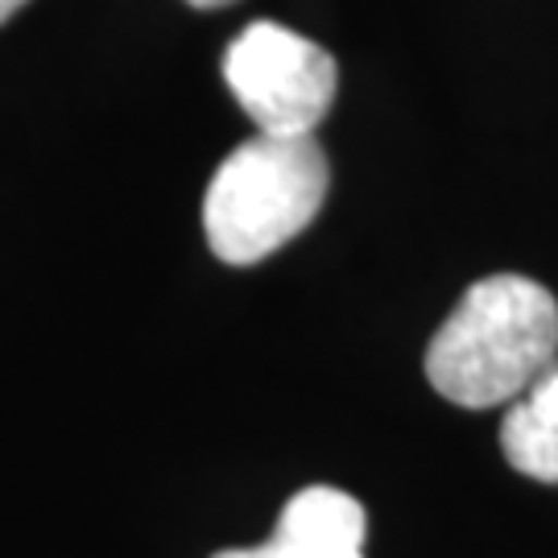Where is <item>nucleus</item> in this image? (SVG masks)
Here are the masks:
<instances>
[{"instance_id":"obj_1","label":"nucleus","mask_w":558,"mask_h":558,"mask_svg":"<svg viewBox=\"0 0 558 558\" xmlns=\"http://www.w3.org/2000/svg\"><path fill=\"white\" fill-rule=\"evenodd\" d=\"M558 360V302L521 274H493L468 286L430 348L426 380L463 410L513 401Z\"/></svg>"},{"instance_id":"obj_2","label":"nucleus","mask_w":558,"mask_h":558,"mask_svg":"<svg viewBox=\"0 0 558 558\" xmlns=\"http://www.w3.org/2000/svg\"><path fill=\"white\" fill-rule=\"evenodd\" d=\"M331 166L315 141L257 133L220 161L203 195V232L228 265H257L319 216Z\"/></svg>"},{"instance_id":"obj_3","label":"nucleus","mask_w":558,"mask_h":558,"mask_svg":"<svg viewBox=\"0 0 558 558\" xmlns=\"http://www.w3.org/2000/svg\"><path fill=\"white\" fill-rule=\"evenodd\" d=\"M223 83L257 133L302 137L331 112L339 66L319 41L278 21H253L223 50Z\"/></svg>"},{"instance_id":"obj_4","label":"nucleus","mask_w":558,"mask_h":558,"mask_svg":"<svg viewBox=\"0 0 558 558\" xmlns=\"http://www.w3.org/2000/svg\"><path fill=\"white\" fill-rule=\"evenodd\" d=\"M364 505L339 488L311 484L286 500L274 538L216 558H364Z\"/></svg>"},{"instance_id":"obj_5","label":"nucleus","mask_w":558,"mask_h":558,"mask_svg":"<svg viewBox=\"0 0 558 558\" xmlns=\"http://www.w3.org/2000/svg\"><path fill=\"white\" fill-rule=\"evenodd\" d=\"M500 451L521 476L558 484V360L500 422Z\"/></svg>"},{"instance_id":"obj_6","label":"nucleus","mask_w":558,"mask_h":558,"mask_svg":"<svg viewBox=\"0 0 558 558\" xmlns=\"http://www.w3.org/2000/svg\"><path fill=\"white\" fill-rule=\"evenodd\" d=\"M21 4H25V0H0V25H4V21L13 17V13H17Z\"/></svg>"},{"instance_id":"obj_7","label":"nucleus","mask_w":558,"mask_h":558,"mask_svg":"<svg viewBox=\"0 0 558 558\" xmlns=\"http://www.w3.org/2000/svg\"><path fill=\"white\" fill-rule=\"evenodd\" d=\"M186 4H195V9H223V4H236V0H186Z\"/></svg>"}]
</instances>
